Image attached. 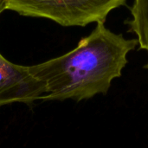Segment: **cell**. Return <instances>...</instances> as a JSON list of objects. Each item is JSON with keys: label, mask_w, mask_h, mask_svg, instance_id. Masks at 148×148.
<instances>
[{"label": "cell", "mask_w": 148, "mask_h": 148, "mask_svg": "<svg viewBox=\"0 0 148 148\" xmlns=\"http://www.w3.org/2000/svg\"><path fill=\"white\" fill-rule=\"evenodd\" d=\"M137 44V39L115 34L100 22L71 51L29 69L46 87L42 100H88L109 90Z\"/></svg>", "instance_id": "1"}, {"label": "cell", "mask_w": 148, "mask_h": 148, "mask_svg": "<svg viewBox=\"0 0 148 148\" xmlns=\"http://www.w3.org/2000/svg\"><path fill=\"white\" fill-rule=\"evenodd\" d=\"M6 10L20 15L43 17L60 25L84 27L104 23L108 14L127 0H4Z\"/></svg>", "instance_id": "2"}, {"label": "cell", "mask_w": 148, "mask_h": 148, "mask_svg": "<svg viewBox=\"0 0 148 148\" xmlns=\"http://www.w3.org/2000/svg\"><path fill=\"white\" fill-rule=\"evenodd\" d=\"M44 83L34 76L29 66L15 64L0 53V108L14 102L29 104L46 95Z\"/></svg>", "instance_id": "3"}, {"label": "cell", "mask_w": 148, "mask_h": 148, "mask_svg": "<svg viewBox=\"0 0 148 148\" xmlns=\"http://www.w3.org/2000/svg\"><path fill=\"white\" fill-rule=\"evenodd\" d=\"M131 18L126 22L129 31L137 36L138 44L148 55V0H133L130 8ZM145 68L148 69V62Z\"/></svg>", "instance_id": "4"}, {"label": "cell", "mask_w": 148, "mask_h": 148, "mask_svg": "<svg viewBox=\"0 0 148 148\" xmlns=\"http://www.w3.org/2000/svg\"><path fill=\"white\" fill-rule=\"evenodd\" d=\"M6 10V6H5V1L4 0H0V15L2 14V12L3 10Z\"/></svg>", "instance_id": "5"}]
</instances>
